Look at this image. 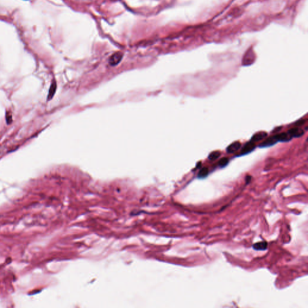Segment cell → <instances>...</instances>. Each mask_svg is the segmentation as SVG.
Segmentation results:
<instances>
[{
  "instance_id": "obj_12",
  "label": "cell",
  "mask_w": 308,
  "mask_h": 308,
  "mask_svg": "<svg viewBox=\"0 0 308 308\" xmlns=\"http://www.w3.org/2000/svg\"><path fill=\"white\" fill-rule=\"evenodd\" d=\"M228 163H229V160L227 158H223L219 161V162H218V164H219V166L221 167H224L226 166Z\"/></svg>"
},
{
  "instance_id": "obj_14",
  "label": "cell",
  "mask_w": 308,
  "mask_h": 308,
  "mask_svg": "<svg viewBox=\"0 0 308 308\" xmlns=\"http://www.w3.org/2000/svg\"><path fill=\"white\" fill-rule=\"evenodd\" d=\"M246 182H247V183H249V182H250V181L251 180V177L249 176H247L246 177Z\"/></svg>"
},
{
  "instance_id": "obj_3",
  "label": "cell",
  "mask_w": 308,
  "mask_h": 308,
  "mask_svg": "<svg viewBox=\"0 0 308 308\" xmlns=\"http://www.w3.org/2000/svg\"><path fill=\"white\" fill-rule=\"evenodd\" d=\"M278 141L276 139L275 135H274V136H272L269 138V139H267L266 140L262 142L260 145H259V146H260L261 148H266V147L271 146H273L275 143H276Z\"/></svg>"
},
{
  "instance_id": "obj_6",
  "label": "cell",
  "mask_w": 308,
  "mask_h": 308,
  "mask_svg": "<svg viewBox=\"0 0 308 308\" xmlns=\"http://www.w3.org/2000/svg\"><path fill=\"white\" fill-rule=\"evenodd\" d=\"M277 141L279 142H288L291 140V136L288 133H281L275 135Z\"/></svg>"
},
{
  "instance_id": "obj_9",
  "label": "cell",
  "mask_w": 308,
  "mask_h": 308,
  "mask_svg": "<svg viewBox=\"0 0 308 308\" xmlns=\"http://www.w3.org/2000/svg\"><path fill=\"white\" fill-rule=\"evenodd\" d=\"M56 88H57V85H56V83L54 81H53L51 85V87L50 88V90H49V93H48V101H50L51 100L52 97L54 96L55 93V91H56Z\"/></svg>"
},
{
  "instance_id": "obj_11",
  "label": "cell",
  "mask_w": 308,
  "mask_h": 308,
  "mask_svg": "<svg viewBox=\"0 0 308 308\" xmlns=\"http://www.w3.org/2000/svg\"><path fill=\"white\" fill-rule=\"evenodd\" d=\"M220 156V152L214 151V152H211L209 154L208 158L211 161H214L216 159H217Z\"/></svg>"
},
{
  "instance_id": "obj_7",
  "label": "cell",
  "mask_w": 308,
  "mask_h": 308,
  "mask_svg": "<svg viewBox=\"0 0 308 308\" xmlns=\"http://www.w3.org/2000/svg\"><path fill=\"white\" fill-rule=\"evenodd\" d=\"M267 246L268 244L266 241L259 242L253 245V248L256 250H265L267 249Z\"/></svg>"
},
{
  "instance_id": "obj_2",
  "label": "cell",
  "mask_w": 308,
  "mask_h": 308,
  "mask_svg": "<svg viewBox=\"0 0 308 308\" xmlns=\"http://www.w3.org/2000/svg\"><path fill=\"white\" fill-rule=\"evenodd\" d=\"M255 146L254 142L250 141L248 142L247 143H246L244 145V146L242 148L240 155H246V154H247L248 153L252 152L255 149Z\"/></svg>"
},
{
  "instance_id": "obj_1",
  "label": "cell",
  "mask_w": 308,
  "mask_h": 308,
  "mask_svg": "<svg viewBox=\"0 0 308 308\" xmlns=\"http://www.w3.org/2000/svg\"><path fill=\"white\" fill-rule=\"evenodd\" d=\"M123 58V54L121 52H117L113 54L109 59V63L111 66H116Z\"/></svg>"
},
{
  "instance_id": "obj_8",
  "label": "cell",
  "mask_w": 308,
  "mask_h": 308,
  "mask_svg": "<svg viewBox=\"0 0 308 308\" xmlns=\"http://www.w3.org/2000/svg\"><path fill=\"white\" fill-rule=\"evenodd\" d=\"M267 135V134L265 132H261V133H256L252 137L251 141L253 142H256L258 141H260L262 139H263L264 138H265Z\"/></svg>"
},
{
  "instance_id": "obj_13",
  "label": "cell",
  "mask_w": 308,
  "mask_h": 308,
  "mask_svg": "<svg viewBox=\"0 0 308 308\" xmlns=\"http://www.w3.org/2000/svg\"><path fill=\"white\" fill-rule=\"evenodd\" d=\"M6 118V121H7V124H10L12 122V116L10 113H7Z\"/></svg>"
},
{
  "instance_id": "obj_4",
  "label": "cell",
  "mask_w": 308,
  "mask_h": 308,
  "mask_svg": "<svg viewBox=\"0 0 308 308\" xmlns=\"http://www.w3.org/2000/svg\"><path fill=\"white\" fill-rule=\"evenodd\" d=\"M288 134L291 137H298L302 136L304 134V131L301 129L296 128L289 129L288 132Z\"/></svg>"
},
{
  "instance_id": "obj_5",
  "label": "cell",
  "mask_w": 308,
  "mask_h": 308,
  "mask_svg": "<svg viewBox=\"0 0 308 308\" xmlns=\"http://www.w3.org/2000/svg\"><path fill=\"white\" fill-rule=\"evenodd\" d=\"M241 146V144L240 142H234L232 144H231V145H229V146L228 147V148H227L226 151L227 152H228V153H234L236 151H237Z\"/></svg>"
},
{
  "instance_id": "obj_10",
  "label": "cell",
  "mask_w": 308,
  "mask_h": 308,
  "mask_svg": "<svg viewBox=\"0 0 308 308\" xmlns=\"http://www.w3.org/2000/svg\"><path fill=\"white\" fill-rule=\"evenodd\" d=\"M208 169L206 168V167H204L202 168L200 171H199V173H198V177L199 178H200V179H202V178H205L208 175Z\"/></svg>"
}]
</instances>
